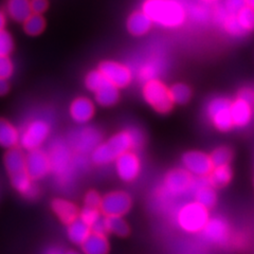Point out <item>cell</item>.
<instances>
[{
    "instance_id": "8",
    "label": "cell",
    "mask_w": 254,
    "mask_h": 254,
    "mask_svg": "<svg viewBox=\"0 0 254 254\" xmlns=\"http://www.w3.org/2000/svg\"><path fill=\"white\" fill-rule=\"evenodd\" d=\"M206 116L219 131L227 132L234 127L231 116V101L227 98L217 97L212 99L206 106Z\"/></svg>"
},
{
    "instance_id": "19",
    "label": "cell",
    "mask_w": 254,
    "mask_h": 254,
    "mask_svg": "<svg viewBox=\"0 0 254 254\" xmlns=\"http://www.w3.org/2000/svg\"><path fill=\"white\" fill-rule=\"evenodd\" d=\"M51 208L60 220L65 225H70L79 216V211L76 204L63 198H57L51 203Z\"/></svg>"
},
{
    "instance_id": "50",
    "label": "cell",
    "mask_w": 254,
    "mask_h": 254,
    "mask_svg": "<svg viewBox=\"0 0 254 254\" xmlns=\"http://www.w3.org/2000/svg\"><path fill=\"white\" fill-rule=\"evenodd\" d=\"M65 254H79V253L76 252V251H74V250H69V251L65 252Z\"/></svg>"
},
{
    "instance_id": "42",
    "label": "cell",
    "mask_w": 254,
    "mask_h": 254,
    "mask_svg": "<svg viewBox=\"0 0 254 254\" xmlns=\"http://www.w3.org/2000/svg\"><path fill=\"white\" fill-rule=\"evenodd\" d=\"M48 1L47 0H31V7L32 12L34 14L42 15L48 9Z\"/></svg>"
},
{
    "instance_id": "25",
    "label": "cell",
    "mask_w": 254,
    "mask_h": 254,
    "mask_svg": "<svg viewBox=\"0 0 254 254\" xmlns=\"http://www.w3.org/2000/svg\"><path fill=\"white\" fill-rule=\"evenodd\" d=\"M84 254H108L109 243L106 235L91 233L82 245Z\"/></svg>"
},
{
    "instance_id": "18",
    "label": "cell",
    "mask_w": 254,
    "mask_h": 254,
    "mask_svg": "<svg viewBox=\"0 0 254 254\" xmlns=\"http://www.w3.org/2000/svg\"><path fill=\"white\" fill-rule=\"evenodd\" d=\"M11 182L13 188L17 190L19 194L28 199H34L39 195V189L35 185V181L31 178L28 171L12 175Z\"/></svg>"
},
{
    "instance_id": "36",
    "label": "cell",
    "mask_w": 254,
    "mask_h": 254,
    "mask_svg": "<svg viewBox=\"0 0 254 254\" xmlns=\"http://www.w3.org/2000/svg\"><path fill=\"white\" fill-rule=\"evenodd\" d=\"M106 81V77L101 73L99 69L92 70L85 77L86 88L91 92H95L99 87Z\"/></svg>"
},
{
    "instance_id": "45",
    "label": "cell",
    "mask_w": 254,
    "mask_h": 254,
    "mask_svg": "<svg viewBox=\"0 0 254 254\" xmlns=\"http://www.w3.org/2000/svg\"><path fill=\"white\" fill-rule=\"evenodd\" d=\"M10 89L9 83H7V79L4 78H0V97L1 95H5Z\"/></svg>"
},
{
    "instance_id": "26",
    "label": "cell",
    "mask_w": 254,
    "mask_h": 254,
    "mask_svg": "<svg viewBox=\"0 0 254 254\" xmlns=\"http://www.w3.org/2000/svg\"><path fill=\"white\" fill-rule=\"evenodd\" d=\"M91 227L82 220V219H75L73 222L68 225L67 234L69 240L75 245H83L84 242L91 235Z\"/></svg>"
},
{
    "instance_id": "34",
    "label": "cell",
    "mask_w": 254,
    "mask_h": 254,
    "mask_svg": "<svg viewBox=\"0 0 254 254\" xmlns=\"http://www.w3.org/2000/svg\"><path fill=\"white\" fill-rule=\"evenodd\" d=\"M214 166L220 165H229L230 161L232 160V150L228 146H219L215 148L210 155Z\"/></svg>"
},
{
    "instance_id": "33",
    "label": "cell",
    "mask_w": 254,
    "mask_h": 254,
    "mask_svg": "<svg viewBox=\"0 0 254 254\" xmlns=\"http://www.w3.org/2000/svg\"><path fill=\"white\" fill-rule=\"evenodd\" d=\"M220 25L229 35L242 36L246 34V32L242 29L240 22L237 20L236 14L229 13L225 17V19L221 21Z\"/></svg>"
},
{
    "instance_id": "44",
    "label": "cell",
    "mask_w": 254,
    "mask_h": 254,
    "mask_svg": "<svg viewBox=\"0 0 254 254\" xmlns=\"http://www.w3.org/2000/svg\"><path fill=\"white\" fill-rule=\"evenodd\" d=\"M238 97H242V98L253 103L254 102V91L249 88H244L240 92H238Z\"/></svg>"
},
{
    "instance_id": "7",
    "label": "cell",
    "mask_w": 254,
    "mask_h": 254,
    "mask_svg": "<svg viewBox=\"0 0 254 254\" xmlns=\"http://www.w3.org/2000/svg\"><path fill=\"white\" fill-rule=\"evenodd\" d=\"M51 132V126L43 119H35L30 121L20 131L19 145L31 152L41 146L46 142Z\"/></svg>"
},
{
    "instance_id": "1",
    "label": "cell",
    "mask_w": 254,
    "mask_h": 254,
    "mask_svg": "<svg viewBox=\"0 0 254 254\" xmlns=\"http://www.w3.org/2000/svg\"><path fill=\"white\" fill-rule=\"evenodd\" d=\"M143 142L144 137L139 129L128 128L121 130L108 140L102 142L91 153V160L97 165H107L115 162L117 158L124 153L139 148Z\"/></svg>"
},
{
    "instance_id": "10",
    "label": "cell",
    "mask_w": 254,
    "mask_h": 254,
    "mask_svg": "<svg viewBox=\"0 0 254 254\" xmlns=\"http://www.w3.org/2000/svg\"><path fill=\"white\" fill-rule=\"evenodd\" d=\"M131 203L128 194L118 190L108 193L102 198L100 210L104 216H123L130 210Z\"/></svg>"
},
{
    "instance_id": "12",
    "label": "cell",
    "mask_w": 254,
    "mask_h": 254,
    "mask_svg": "<svg viewBox=\"0 0 254 254\" xmlns=\"http://www.w3.org/2000/svg\"><path fill=\"white\" fill-rule=\"evenodd\" d=\"M182 164L189 173L196 177H208L214 169L210 155L198 150H190L182 156Z\"/></svg>"
},
{
    "instance_id": "23",
    "label": "cell",
    "mask_w": 254,
    "mask_h": 254,
    "mask_svg": "<svg viewBox=\"0 0 254 254\" xmlns=\"http://www.w3.org/2000/svg\"><path fill=\"white\" fill-rule=\"evenodd\" d=\"M4 165L10 176L27 171V155L17 147L11 148L4 156Z\"/></svg>"
},
{
    "instance_id": "4",
    "label": "cell",
    "mask_w": 254,
    "mask_h": 254,
    "mask_svg": "<svg viewBox=\"0 0 254 254\" xmlns=\"http://www.w3.org/2000/svg\"><path fill=\"white\" fill-rule=\"evenodd\" d=\"M209 219V209L204 208L197 201L184 204L177 214L179 227L189 233L202 231Z\"/></svg>"
},
{
    "instance_id": "30",
    "label": "cell",
    "mask_w": 254,
    "mask_h": 254,
    "mask_svg": "<svg viewBox=\"0 0 254 254\" xmlns=\"http://www.w3.org/2000/svg\"><path fill=\"white\" fill-rule=\"evenodd\" d=\"M171 98L174 104H186L192 98V90L186 84H175L170 88Z\"/></svg>"
},
{
    "instance_id": "37",
    "label": "cell",
    "mask_w": 254,
    "mask_h": 254,
    "mask_svg": "<svg viewBox=\"0 0 254 254\" xmlns=\"http://www.w3.org/2000/svg\"><path fill=\"white\" fill-rule=\"evenodd\" d=\"M101 210L99 208H91V206H86L79 212L78 218L82 219L85 224L92 227L95 222L102 218Z\"/></svg>"
},
{
    "instance_id": "41",
    "label": "cell",
    "mask_w": 254,
    "mask_h": 254,
    "mask_svg": "<svg viewBox=\"0 0 254 254\" xmlns=\"http://www.w3.org/2000/svg\"><path fill=\"white\" fill-rule=\"evenodd\" d=\"M84 202H85L86 206H91V208H99L100 209L101 203H102V197L97 192V190H91L85 195Z\"/></svg>"
},
{
    "instance_id": "2",
    "label": "cell",
    "mask_w": 254,
    "mask_h": 254,
    "mask_svg": "<svg viewBox=\"0 0 254 254\" xmlns=\"http://www.w3.org/2000/svg\"><path fill=\"white\" fill-rule=\"evenodd\" d=\"M142 11L155 25L168 29L181 27L188 18V11L179 0H144Z\"/></svg>"
},
{
    "instance_id": "9",
    "label": "cell",
    "mask_w": 254,
    "mask_h": 254,
    "mask_svg": "<svg viewBox=\"0 0 254 254\" xmlns=\"http://www.w3.org/2000/svg\"><path fill=\"white\" fill-rule=\"evenodd\" d=\"M98 69L110 83L117 86L119 89L125 88L132 81L133 74L131 69L122 63L115 61H104L100 63Z\"/></svg>"
},
{
    "instance_id": "15",
    "label": "cell",
    "mask_w": 254,
    "mask_h": 254,
    "mask_svg": "<svg viewBox=\"0 0 254 254\" xmlns=\"http://www.w3.org/2000/svg\"><path fill=\"white\" fill-rule=\"evenodd\" d=\"M253 103L242 97L231 101V116L233 125L240 128L248 126L253 117Z\"/></svg>"
},
{
    "instance_id": "29",
    "label": "cell",
    "mask_w": 254,
    "mask_h": 254,
    "mask_svg": "<svg viewBox=\"0 0 254 254\" xmlns=\"http://www.w3.org/2000/svg\"><path fill=\"white\" fill-rule=\"evenodd\" d=\"M46 28V21L42 15L32 14L30 17L23 22V31L28 35L37 36L42 33Z\"/></svg>"
},
{
    "instance_id": "14",
    "label": "cell",
    "mask_w": 254,
    "mask_h": 254,
    "mask_svg": "<svg viewBox=\"0 0 254 254\" xmlns=\"http://www.w3.org/2000/svg\"><path fill=\"white\" fill-rule=\"evenodd\" d=\"M27 171L34 181L45 178L51 172V161L45 150L37 148L27 155Z\"/></svg>"
},
{
    "instance_id": "47",
    "label": "cell",
    "mask_w": 254,
    "mask_h": 254,
    "mask_svg": "<svg viewBox=\"0 0 254 254\" xmlns=\"http://www.w3.org/2000/svg\"><path fill=\"white\" fill-rule=\"evenodd\" d=\"M6 25V16L4 12L0 11V30H3Z\"/></svg>"
},
{
    "instance_id": "21",
    "label": "cell",
    "mask_w": 254,
    "mask_h": 254,
    "mask_svg": "<svg viewBox=\"0 0 254 254\" xmlns=\"http://www.w3.org/2000/svg\"><path fill=\"white\" fill-rule=\"evenodd\" d=\"M93 93L95 101H97L99 105L103 107L113 106L119 101V99H120L119 88L113 83H110L107 78L106 81L99 87L97 91Z\"/></svg>"
},
{
    "instance_id": "20",
    "label": "cell",
    "mask_w": 254,
    "mask_h": 254,
    "mask_svg": "<svg viewBox=\"0 0 254 254\" xmlns=\"http://www.w3.org/2000/svg\"><path fill=\"white\" fill-rule=\"evenodd\" d=\"M154 25L147 14L141 11H136L129 15L126 26L129 33L133 36H143L147 34Z\"/></svg>"
},
{
    "instance_id": "28",
    "label": "cell",
    "mask_w": 254,
    "mask_h": 254,
    "mask_svg": "<svg viewBox=\"0 0 254 254\" xmlns=\"http://www.w3.org/2000/svg\"><path fill=\"white\" fill-rule=\"evenodd\" d=\"M206 178L213 188H224L229 185L232 179L231 168L230 165L214 166V169Z\"/></svg>"
},
{
    "instance_id": "38",
    "label": "cell",
    "mask_w": 254,
    "mask_h": 254,
    "mask_svg": "<svg viewBox=\"0 0 254 254\" xmlns=\"http://www.w3.org/2000/svg\"><path fill=\"white\" fill-rule=\"evenodd\" d=\"M14 39L10 32L0 30V55H10L14 50Z\"/></svg>"
},
{
    "instance_id": "32",
    "label": "cell",
    "mask_w": 254,
    "mask_h": 254,
    "mask_svg": "<svg viewBox=\"0 0 254 254\" xmlns=\"http://www.w3.org/2000/svg\"><path fill=\"white\" fill-rule=\"evenodd\" d=\"M236 17L246 34L254 31V10L252 7L249 5L245 6L244 9L236 13Z\"/></svg>"
},
{
    "instance_id": "27",
    "label": "cell",
    "mask_w": 254,
    "mask_h": 254,
    "mask_svg": "<svg viewBox=\"0 0 254 254\" xmlns=\"http://www.w3.org/2000/svg\"><path fill=\"white\" fill-rule=\"evenodd\" d=\"M164 68L163 61L160 59H150L146 61L143 65L139 68L138 76L142 82H147L150 79H155L160 75Z\"/></svg>"
},
{
    "instance_id": "22",
    "label": "cell",
    "mask_w": 254,
    "mask_h": 254,
    "mask_svg": "<svg viewBox=\"0 0 254 254\" xmlns=\"http://www.w3.org/2000/svg\"><path fill=\"white\" fill-rule=\"evenodd\" d=\"M20 131L10 121L0 118V146L11 149L19 144Z\"/></svg>"
},
{
    "instance_id": "3",
    "label": "cell",
    "mask_w": 254,
    "mask_h": 254,
    "mask_svg": "<svg viewBox=\"0 0 254 254\" xmlns=\"http://www.w3.org/2000/svg\"><path fill=\"white\" fill-rule=\"evenodd\" d=\"M73 153L69 143L62 139L54 140L49 147L48 155L51 161V172L61 185H69L72 179L76 166V156H73Z\"/></svg>"
},
{
    "instance_id": "39",
    "label": "cell",
    "mask_w": 254,
    "mask_h": 254,
    "mask_svg": "<svg viewBox=\"0 0 254 254\" xmlns=\"http://www.w3.org/2000/svg\"><path fill=\"white\" fill-rule=\"evenodd\" d=\"M14 73V64L10 55H0V78L9 79Z\"/></svg>"
},
{
    "instance_id": "40",
    "label": "cell",
    "mask_w": 254,
    "mask_h": 254,
    "mask_svg": "<svg viewBox=\"0 0 254 254\" xmlns=\"http://www.w3.org/2000/svg\"><path fill=\"white\" fill-rule=\"evenodd\" d=\"M248 5V0H224V6L229 13L236 14Z\"/></svg>"
},
{
    "instance_id": "6",
    "label": "cell",
    "mask_w": 254,
    "mask_h": 254,
    "mask_svg": "<svg viewBox=\"0 0 254 254\" xmlns=\"http://www.w3.org/2000/svg\"><path fill=\"white\" fill-rule=\"evenodd\" d=\"M69 145L79 155L92 153L102 143V132L93 126H85L71 131L68 136Z\"/></svg>"
},
{
    "instance_id": "46",
    "label": "cell",
    "mask_w": 254,
    "mask_h": 254,
    "mask_svg": "<svg viewBox=\"0 0 254 254\" xmlns=\"http://www.w3.org/2000/svg\"><path fill=\"white\" fill-rule=\"evenodd\" d=\"M44 254H65V252L60 247H50L45 251Z\"/></svg>"
},
{
    "instance_id": "48",
    "label": "cell",
    "mask_w": 254,
    "mask_h": 254,
    "mask_svg": "<svg viewBox=\"0 0 254 254\" xmlns=\"http://www.w3.org/2000/svg\"><path fill=\"white\" fill-rule=\"evenodd\" d=\"M219 0H201V2L202 3H205V4H214V3H216V2H218Z\"/></svg>"
},
{
    "instance_id": "11",
    "label": "cell",
    "mask_w": 254,
    "mask_h": 254,
    "mask_svg": "<svg viewBox=\"0 0 254 254\" xmlns=\"http://www.w3.org/2000/svg\"><path fill=\"white\" fill-rule=\"evenodd\" d=\"M193 175L186 169L173 170L166 174L163 181L165 192L172 196H180L190 192L193 188Z\"/></svg>"
},
{
    "instance_id": "5",
    "label": "cell",
    "mask_w": 254,
    "mask_h": 254,
    "mask_svg": "<svg viewBox=\"0 0 254 254\" xmlns=\"http://www.w3.org/2000/svg\"><path fill=\"white\" fill-rule=\"evenodd\" d=\"M142 93L147 104L158 113L168 114L174 106L170 88H168L160 79L155 78L145 82L143 85Z\"/></svg>"
},
{
    "instance_id": "17",
    "label": "cell",
    "mask_w": 254,
    "mask_h": 254,
    "mask_svg": "<svg viewBox=\"0 0 254 254\" xmlns=\"http://www.w3.org/2000/svg\"><path fill=\"white\" fill-rule=\"evenodd\" d=\"M203 235L205 240L214 244H224L229 237V226L221 217L210 218L204 226Z\"/></svg>"
},
{
    "instance_id": "31",
    "label": "cell",
    "mask_w": 254,
    "mask_h": 254,
    "mask_svg": "<svg viewBox=\"0 0 254 254\" xmlns=\"http://www.w3.org/2000/svg\"><path fill=\"white\" fill-rule=\"evenodd\" d=\"M108 232L114 233L118 236L125 237L129 233L128 225L122 218V216H105Z\"/></svg>"
},
{
    "instance_id": "43",
    "label": "cell",
    "mask_w": 254,
    "mask_h": 254,
    "mask_svg": "<svg viewBox=\"0 0 254 254\" xmlns=\"http://www.w3.org/2000/svg\"><path fill=\"white\" fill-rule=\"evenodd\" d=\"M91 231L92 233L95 234H101V235H106L108 232V228H107V224H106V218H101L100 220H98L95 224L91 227Z\"/></svg>"
},
{
    "instance_id": "16",
    "label": "cell",
    "mask_w": 254,
    "mask_h": 254,
    "mask_svg": "<svg viewBox=\"0 0 254 254\" xmlns=\"http://www.w3.org/2000/svg\"><path fill=\"white\" fill-rule=\"evenodd\" d=\"M69 113L72 120L78 124L89 122L94 116L95 108L93 102L86 97H78L71 103Z\"/></svg>"
},
{
    "instance_id": "24",
    "label": "cell",
    "mask_w": 254,
    "mask_h": 254,
    "mask_svg": "<svg viewBox=\"0 0 254 254\" xmlns=\"http://www.w3.org/2000/svg\"><path fill=\"white\" fill-rule=\"evenodd\" d=\"M6 11L14 21L22 23L33 14L31 0H9L6 4Z\"/></svg>"
},
{
    "instance_id": "13",
    "label": "cell",
    "mask_w": 254,
    "mask_h": 254,
    "mask_svg": "<svg viewBox=\"0 0 254 254\" xmlns=\"http://www.w3.org/2000/svg\"><path fill=\"white\" fill-rule=\"evenodd\" d=\"M115 165L118 176L125 182L133 181L141 172V160L133 150H129L118 157Z\"/></svg>"
},
{
    "instance_id": "49",
    "label": "cell",
    "mask_w": 254,
    "mask_h": 254,
    "mask_svg": "<svg viewBox=\"0 0 254 254\" xmlns=\"http://www.w3.org/2000/svg\"><path fill=\"white\" fill-rule=\"evenodd\" d=\"M248 5L254 10V0H248Z\"/></svg>"
},
{
    "instance_id": "35",
    "label": "cell",
    "mask_w": 254,
    "mask_h": 254,
    "mask_svg": "<svg viewBox=\"0 0 254 254\" xmlns=\"http://www.w3.org/2000/svg\"><path fill=\"white\" fill-rule=\"evenodd\" d=\"M188 15L190 16V18L198 22H204L213 17V11L209 9V4H196L192 6L188 12Z\"/></svg>"
}]
</instances>
